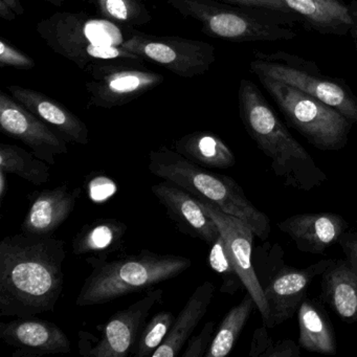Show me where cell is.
<instances>
[{"instance_id":"6da1fadb","label":"cell","mask_w":357,"mask_h":357,"mask_svg":"<svg viewBox=\"0 0 357 357\" xmlns=\"http://www.w3.org/2000/svg\"><path fill=\"white\" fill-rule=\"evenodd\" d=\"M66 242L20 233L0 243V315L33 317L55 309L63 290Z\"/></svg>"},{"instance_id":"7a4b0ae2","label":"cell","mask_w":357,"mask_h":357,"mask_svg":"<svg viewBox=\"0 0 357 357\" xmlns=\"http://www.w3.org/2000/svg\"><path fill=\"white\" fill-rule=\"evenodd\" d=\"M238 101L246 132L269 158L273 173L284 185L311 191L327 181V175L292 137L252 81H240Z\"/></svg>"},{"instance_id":"3957f363","label":"cell","mask_w":357,"mask_h":357,"mask_svg":"<svg viewBox=\"0 0 357 357\" xmlns=\"http://www.w3.org/2000/svg\"><path fill=\"white\" fill-rule=\"evenodd\" d=\"M36 31L56 54L89 72L103 62L145 60L123 47L135 28L121 26L86 12H57L37 24Z\"/></svg>"},{"instance_id":"277c9868","label":"cell","mask_w":357,"mask_h":357,"mask_svg":"<svg viewBox=\"0 0 357 357\" xmlns=\"http://www.w3.org/2000/svg\"><path fill=\"white\" fill-rule=\"evenodd\" d=\"M86 262L93 271L79 292L78 307L106 304L142 291L177 277L192 264L185 257L155 254L149 250L114 260H108L106 256H91Z\"/></svg>"},{"instance_id":"5b68a950","label":"cell","mask_w":357,"mask_h":357,"mask_svg":"<svg viewBox=\"0 0 357 357\" xmlns=\"http://www.w3.org/2000/svg\"><path fill=\"white\" fill-rule=\"evenodd\" d=\"M185 20H194L202 33L231 43L291 40L292 26L300 18L265 8L221 3L220 0H166Z\"/></svg>"},{"instance_id":"8992f818","label":"cell","mask_w":357,"mask_h":357,"mask_svg":"<svg viewBox=\"0 0 357 357\" xmlns=\"http://www.w3.org/2000/svg\"><path fill=\"white\" fill-rule=\"evenodd\" d=\"M148 168L155 176L178 185L243 221L262 241L268 239L271 231L268 217L248 200L231 177L206 170L175 150L165 147L150 152Z\"/></svg>"},{"instance_id":"52a82bcc","label":"cell","mask_w":357,"mask_h":357,"mask_svg":"<svg viewBox=\"0 0 357 357\" xmlns=\"http://www.w3.org/2000/svg\"><path fill=\"white\" fill-rule=\"evenodd\" d=\"M275 100L288 124L323 151H340L349 141L352 123L317 98L282 81L257 76Z\"/></svg>"},{"instance_id":"ba28073f","label":"cell","mask_w":357,"mask_h":357,"mask_svg":"<svg viewBox=\"0 0 357 357\" xmlns=\"http://www.w3.org/2000/svg\"><path fill=\"white\" fill-rule=\"evenodd\" d=\"M250 70L256 76H265L296 87L331 106L357 123V98L342 79L323 74L312 60L284 51L264 53L256 51Z\"/></svg>"},{"instance_id":"9c48e42d","label":"cell","mask_w":357,"mask_h":357,"mask_svg":"<svg viewBox=\"0 0 357 357\" xmlns=\"http://www.w3.org/2000/svg\"><path fill=\"white\" fill-rule=\"evenodd\" d=\"M123 47L181 78L202 76L216 61V50L210 43L178 36L146 34L137 30Z\"/></svg>"},{"instance_id":"30bf717a","label":"cell","mask_w":357,"mask_h":357,"mask_svg":"<svg viewBox=\"0 0 357 357\" xmlns=\"http://www.w3.org/2000/svg\"><path fill=\"white\" fill-rule=\"evenodd\" d=\"M89 73L91 79L85 83V89L89 103L104 109L126 105L165 81L162 74L150 72L142 64L131 61L95 64Z\"/></svg>"},{"instance_id":"8fae6325","label":"cell","mask_w":357,"mask_h":357,"mask_svg":"<svg viewBox=\"0 0 357 357\" xmlns=\"http://www.w3.org/2000/svg\"><path fill=\"white\" fill-rule=\"evenodd\" d=\"M198 200L202 208L218 225L221 235L225 238L229 258L244 287L254 298L256 307L262 317L263 324L267 328H271V312L265 298L264 288L261 285L252 261V240L256 235L243 221L222 212L204 198H198Z\"/></svg>"},{"instance_id":"7c38bea8","label":"cell","mask_w":357,"mask_h":357,"mask_svg":"<svg viewBox=\"0 0 357 357\" xmlns=\"http://www.w3.org/2000/svg\"><path fill=\"white\" fill-rule=\"evenodd\" d=\"M0 128L5 135L22 141L47 164L55 165L56 156L68 152L66 141L59 133L3 91L0 93Z\"/></svg>"},{"instance_id":"4fadbf2b","label":"cell","mask_w":357,"mask_h":357,"mask_svg":"<svg viewBox=\"0 0 357 357\" xmlns=\"http://www.w3.org/2000/svg\"><path fill=\"white\" fill-rule=\"evenodd\" d=\"M164 290L155 288L128 308L114 313L103 326L98 327L102 337L86 354L93 357H126L133 354L146 319L160 302Z\"/></svg>"},{"instance_id":"5bb4252c","label":"cell","mask_w":357,"mask_h":357,"mask_svg":"<svg viewBox=\"0 0 357 357\" xmlns=\"http://www.w3.org/2000/svg\"><path fill=\"white\" fill-rule=\"evenodd\" d=\"M334 259H324L306 268L284 266L264 288L271 328L285 323L298 311L313 280L323 275Z\"/></svg>"},{"instance_id":"9a60e30c","label":"cell","mask_w":357,"mask_h":357,"mask_svg":"<svg viewBox=\"0 0 357 357\" xmlns=\"http://www.w3.org/2000/svg\"><path fill=\"white\" fill-rule=\"evenodd\" d=\"M0 337L16 348L13 356L66 354L70 352V340L63 330L53 321L37 317H17L0 323Z\"/></svg>"},{"instance_id":"2e32d148","label":"cell","mask_w":357,"mask_h":357,"mask_svg":"<svg viewBox=\"0 0 357 357\" xmlns=\"http://www.w3.org/2000/svg\"><path fill=\"white\" fill-rule=\"evenodd\" d=\"M151 191L183 233L198 238L208 245L220 235L218 225L202 208L198 198L187 190L165 181L154 185Z\"/></svg>"},{"instance_id":"e0dca14e","label":"cell","mask_w":357,"mask_h":357,"mask_svg":"<svg viewBox=\"0 0 357 357\" xmlns=\"http://www.w3.org/2000/svg\"><path fill=\"white\" fill-rule=\"evenodd\" d=\"M82 193L68 183L54 189L34 192L29 196L30 208L22 225V233L35 237H51L68 220Z\"/></svg>"},{"instance_id":"ac0fdd59","label":"cell","mask_w":357,"mask_h":357,"mask_svg":"<svg viewBox=\"0 0 357 357\" xmlns=\"http://www.w3.org/2000/svg\"><path fill=\"white\" fill-rule=\"evenodd\" d=\"M277 227L301 252L321 255L338 244L349 225L335 213H305L288 217Z\"/></svg>"},{"instance_id":"d6986e66","label":"cell","mask_w":357,"mask_h":357,"mask_svg":"<svg viewBox=\"0 0 357 357\" xmlns=\"http://www.w3.org/2000/svg\"><path fill=\"white\" fill-rule=\"evenodd\" d=\"M6 89L26 109L50 126L54 127L66 141L80 145L89 143V133L86 124L63 104L40 91L20 85H8Z\"/></svg>"},{"instance_id":"ffe728a7","label":"cell","mask_w":357,"mask_h":357,"mask_svg":"<svg viewBox=\"0 0 357 357\" xmlns=\"http://www.w3.org/2000/svg\"><path fill=\"white\" fill-rule=\"evenodd\" d=\"M312 32L327 36H347L352 26L348 6L342 0H281Z\"/></svg>"},{"instance_id":"44dd1931","label":"cell","mask_w":357,"mask_h":357,"mask_svg":"<svg viewBox=\"0 0 357 357\" xmlns=\"http://www.w3.org/2000/svg\"><path fill=\"white\" fill-rule=\"evenodd\" d=\"M321 298L342 321L357 324V271L344 259L333 260L321 275Z\"/></svg>"},{"instance_id":"7402d4cb","label":"cell","mask_w":357,"mask_h":357,"mask_svg":"<svg viewBox=\"0 0 357 357\" xmlns=\"http://www.w3.org/2000/svg\"><path fill=\"white\" fill-rule=\"evenodd\" d=\"M215 286L206 281L196 288L181 309L166 340L154 351L152 357H174L178 355L185 342L191 337L198 324L204 319L214 296Z\"/></svg>"},{"instance_id":"603a6c76","label":"cell","mask_w":357,"mask_h":357,"mask_svg":"<svg viewBox=\"0 0 357 357\" xmlns=\"http://www.w3.org/2000/svg\"><path fill=\"white\" fill-rule=\"evenodd\" d=\"M298 344L309 352L336 355L335 333L319 301L305 298L298 311Z\"/></svg>"},{"instance_id":"cb8c5ba5","label":"cell","mask_w":357,"mask_h":357,"mask_svg":"<svg viewBox=\"0 0 357 357\" xmlns=\"http://www.w3.org/2000/svg\"><path fill=\"white\" fill-rule=\"evenodd\" d=\"M174 150L204 168L229 169L235 165L233 151L214 133L196 131L174 142Z\"/></svg>"},{"instance_id":"d4e9b609","label":"cell","mask_w":357,"mask_h":357,"mask_svg":"<svg viewBox=\"0 0 357 357\" xmlns=\"http://www.w3.org/2000/svg\"><path fill=\"white\" fill-rule=\"evenodd\" d=\"M126 233L127 225L118 219H97L84 225L73 240V252L76 256H107L120 250Z\"/></svg>"},{"instance_id":"484cf974","label":"cell","mask_w":357,"mask_h":357,"mask_svg":"<svg viewBox=\"0 0 357 357\" xmlns=\"http://www.w3.org/2000/svg\"><path fill=\"white\" fill-rule=\"evenodd\" d=\"M0 170L15 174L35 185L47 183L51 177V167L32 151L16 145H0Z\"/></svg>"},{"instance_id":"4316f807","label":"cell","mask_w":357,"mask_h":357,"mask_svg":"<svg viewBox=\"0 0 357 357\" xmlns=\"http://www.w3.org/2000/svg\"><path fill=\"white\" fill-rule=\"evenodd\" d=\"M255 306L256 303L248 292L243 300L227 313L204 357H225L231 352Z\"/></svg>"},{"instance_id":"83f0119b","label":"cell","mask_w":357,"mask_h":357,"mask_svg":"<svg viewBox=\"0 0 357 357\" xmlns=\"http://www.w3.org/2000/svg\"><path fill=\"white\" fill-rule=\"evenodd\" d=\"M102 17L127 28L149 24L151 14L143 0H89Z\"/></svg>"},{"instance_id":"f1b7e54d","label":"cell","mask_w":357,"mask_h":357,"mask_svg":"<svg viewBox=\"0 0 357 357\" xmlns=\"http://www.w3.org/2000/svg\"><path fill=\"white\" fill-rule=\"evenodd\" d=\"M208 265L222 279L220 291L223 294H235L243 286L227 252V244L222 235L211 244L208 252Z\"/></svg>"},{"instance_id":"f546056e","label":"cell","mask_w":357,"mask_h":357,"mask_svg":"<svg viewBox=\"0 0 357 357\" xmlns=\"http://www.w3.org/2000/svg\"><path fill=\"white\" fill-rule=\"evenodd\" d=\"M174 319V315L169 311H162L154 315L142 329L132 355L135 357L151 356L166 340Z\"/></svg>"},{"instance_id":"4dcf8cb0","label":"cell","mask_w":357,"mask_h":357,"mask_svg":"<svg viewBox=\"0 0 357 357\" xmlns=\"http://www.w3.org/2000/svg\"><path fill=\"white\" fill-rule=\"evenodd\" d=\"M266 326L255 330L248 355L250 357H298L300 349L291 340L275 342L269 337Z\"/></svg>"},{"instance_id":"1f68e13d","label":"cell","mask_w":357,"mask_h":357,"mask_svg":"<svg viewBox=\"0 0 357 357\" xmlns=\"http://www.w3.org/2000/svg\"><path fill=\"white\" fill-rule=\"evenodd\" d=\"M0 66L16 70H32L36 62L30 56L16 49L5 38L0 39Z\"/></svg>"},{"instance_id":"d6a6232c","label":"cell","mask_w":357,"mask_h":357,"mask_svg":"<svg viewBox=\"0 0 357 357\" xmlns=\"http://www.w3.org/2000/svg\"><path fill=\"white\" fill-rule=\"evenodd\" d=\"M214 321H208L197 335L191 336L188 340V347L183 352V357L204 356L214 338Z\"/></svg>"},{"instance_id":"836d02e7","label":"cell","mask_w":357,"mask_h":357,"mask_svg":"<svg viewBox=\"0 0 357 357\" xmlns=\"http://www.w3.org/2000/svg\"><path fill=\"white\" fill-rule=\"evenodd\" d=\"M340 248L344 255V260L357 271V231H347L340 238Z\"/></svg>"},{"instance_id":"e575fe53","label":"cell","mask_w":357,"mask_h":357,"mask_svg":"<svg viewBox=\"0 0 357 357\" xmlns=\"http://www.w3.org/2000/svg\"><path fill=\"white\" fill-rule=\"evenodd\" d=\"M222 1L233 3V5L246 6V7L265 8V9L275 10V11L296 15L282 3L281 0H222Z\"/></svg>"},{"instance_id":"d590c367","label":"cell","mask_w":357,"mask_h":357,"mask_svg":"<svg viewBox=\"0 0 357 357\" xmlns=\"http://www.w3.org/2000/svg\"><path fill=\"white\" fill-rule=\"evenodd\" d=\"M348 9L351 20H352V26H351L349 34H350L351 38L353 40V45H354L357 59V0H352L348 5Z\"/></svg>"},{"instance_id":"8d00e7d4","label":"cell","mask_w":357,"mask_h":357,"mask_svg":"<svg viewBox=\"0 0 357 357\" xmlns=\"http://www.w3.org/2000/svg\"><path fill=\"white\" fill-rule=\"evenodd\" d=\"M17 16V14L9 6L6 5L3 1H0V18L12 22V20H15Z\"/></svg>"},{"instance_id":"74e56055","label":"cell","mask_w":357,"mask_h":357,"mask_svg":"<svg viewBox=\"0 0 357 357\" xmlns=\"http://www.w3.org/2000/svg\"><path fill=\"white\" fill-rule=\"evenodd\" d=\"M9 188V183H8V173L5 171L0 170V200L1 202L5 199L6 194Z\"/></svg>"},{"instance_id":"f35d334b","label":"cell","mask_w":357,"mask_h":357,"mask_svg":"<svg viewBox=\"0 0 357 357\" xmlns=\"http://www.w3.org/2000/svg\"><path fill=\"white\" fill-rule=\"evenodd\" d=\"M0 1H3L6 5L9 6L18 16L24 15V9L20 0H0Z\"/></svg>"},{"instance_id":"ab89813d","label":"cell","mask_w":357,"mask_h":357,"mask_svg":"<svg viewBox=\"0 0 357 357\" xmlns=\"http://www.w3.org/2000/svg\"><path fill=\"white\" fill-rule=\"evenodd\" d=\"M45 1L55 6V7H62L64 3V0H45Z\"/></svg>"}]
</instances>
